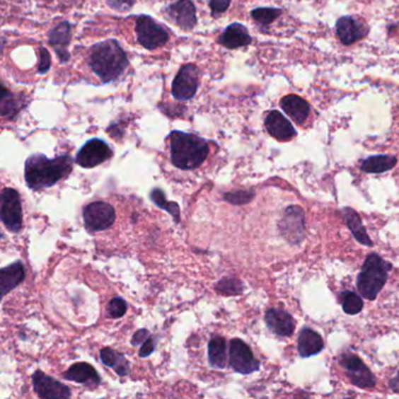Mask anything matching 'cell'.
Instances as JSON below:
<instances>
[{
	"mask_svg": "<svg viewBox=\"0 0 399 399\" xmlns=\"http://www.w3.org/2000/svg\"><path fill=\"white\" fill-rule=\"evenodd\" d=\"M216 291L225 295L241 294L244 291V286L241 281L233 277H224L216 286Z\"/></svg>",
	"mask_w": 399,
	"mask_h": 399,
	"instance_id": "obj_31",
	"label": "cell"
},
{
	"mask_svg": "<svg viewBox=\"0 0 399 399\" xmlns=\"http://www.w3.org/2000/svg\"><path fill=\"white\" fill-rule=\"evenodd\" d=\"M279 230L282 237L291 245H298L305 239V214L301 207H287L284 210L280 223Z\"/></svg>",
	"mask_w": 399,
	"mask_h": 399,
	"instance_id": "obj_6",
	"label": "cell"
},
{
	"mask_svg": "<svg viewBox=\"0 0 399 399\" xmlns=\"http://www.w3.org/2000/svg\"><path fill=\"white\" fill-rule=\"evenodd\" d=\"M342 211H343V216L347 221L349 230L352 231V236L355 237L356 241L364 246L371 247V239L366 233V227L363 226L362 220L359 218V214L349 207H345Z\"/></svg>",
	"mask_w": 399,
	"mask_h": 399,
	"instance_id": "obj_24",
	"label": "cell"
},
{
	"mask_svg": "<svg viewBox=\"0 0 399 399\" xmlns=\"http://www.w3.org/2000/svg\"><path fill=\"white\" fill-rule=\"evenodd\" d=\"M169 137L171 162L178 169H197L210 153L207 141L200 136L173 130Z\"/></svg>",
	"mask_w": 399,
	"mask_h": 399,
	"instance_id": "obj_3",
	"label": "cell"
},
{
	"mask_svg": "<svg viewBox=\"0 0 399 399\" xmlns=\"http://www.w3.org/2000/svg\"><path fill=\"white\" fill-rule=\"evenodd\" d=\"M39 54H40V62L37 64V73L39 74H45L51 68V55H50V52L44 47H41L39 50Z\"/></svg>",
	"mask_w": 399,
	"mask_h": 399,
	"instance_id": "obj_35",
	"label": "cell"
},
{
	"mask_svg": "<svg viewBox=\"0 0 399 399\" xmlns=\"http://www.w3.org/2000/svg\"><path fill=\"white\" fill-rule=\"evenodd\" d=\"M280 16L281 10H279V8L262 7V8H255V10L252 11V17H253L254 21L262 25L271 24Z\"/></svg>",
	"mask_w": 399,
	"mask_h": 399,
	"instance_id": "obj_32",
	"label": "cell"
},
{
	"mask_svg": "<svg viewBox=\"0 0 399 399\" xmlns=\"http://www.w3.org/2000/svg\"><path fill=\"white\" fill-rule=\"evenodd\" d=\"M280 105L281 108L284 109V112L298 125L305 122L311 110L308 102L295 94L287 95L282 98Z\"/></svg>",
	"mask_w": 399,
	"mask_h": 399,
	"instance_id": "obj_22",
	"label": "cell"
},
{
	"mask_svg": "<svg viewBox=\"0 0 399 399\" xmlns=\"http://www.w3.org/2000/svg\"><path fill=\"white\" fill-rule=\"evenodd\" d=\"M166 13L184 31H191L196 26V7L192 0H178L166 8Z\"/></svg>",
	"mask_w": 399,
	"mask_h": 399,
	"instance_id": "obj_15",
	"label": "cell"
},
{
	"mask_svg": "<svg viewBox=\"0 0 399 399\" xmlns=\"http://www.w3.org/2000/svg\"><path fill=\"white\" fill-rule=\"evenodd\" d=\"M25 107V101L21 100V96H16L8 92L5 87H1L0 93V114L3 117L12 120L19 114L21 109Z\"/></svg>",
	"mask_w": 399,
	"mask_h": 399,
	"instance_id": "obj_26",
	"label": "cell"
},
{
	"mask_svg": "<svg viewBox=\"0 0 399 399\" xmlns=\"http://www.w3.org/2000/svg\"><path fill=\"white\" fill-rule=\"evenodd\" d=\"M100 359L105 366L112 368L121 377L128 375L130 371V363L127 361L125 355L119 354L112 348L102 349L100 352Z\"/></svg>",
	"mask_w": 399,
	"mask_h": 399,
	"instance_id": "obj_25",
	"label": "cell"
},
{
	"mask_svg": "<svg viewBox=\"0 0 399 399\" xmlns=\"http://www.w3.org/2000/svg\"><path fill=\"white\" fill-rule=\"evenodd\" d=\"M397 158L395 156L377 155L366 158L361 166V169L368 173H382L395 168Z\"/></svg>",
	"mask_w": 399,
	"mask_h": 399,
	"instance_id": "obj_28",
	"label": "cell"
},
{
	"mask_svg": "<svg viewBox=\"0 0 399 399\" xmlns=\"http://www.w3.org/2000/svg\"><path fill=\"white\" fill-rule=\"evenodd\" d=\"M89 64L100 80L103 83H108L125 73L129 60L119 41L108 39L93 46Z\"/></svg>",
	"mask_w": 399,
	"mask_h": 399,
	"instance_id": "obj_2",
	"label": "cell"
},
{
	"mask_svg": "<svg viewBox=\"0 0 399 399\" xmlns=\"http://www.w3.org/2000/svg\"><path fill=\"white\" fill-rule=\"evenodd\" d=\"M34 391L37 396L42 399H64L71 398V390L59 381H55L44 372L37 370L33 377Z\"/></svg>",
	"mask_w": 399,
	"mask_h": 399,
	"instance_id": "obj_13",
	"label": "cell"
},
{
	"mask_svg": "<svg viewBox=\"0 0 399 399\" xmlns=\"http://www.w3.org/2000/svg\"><path fill=\"white\" fill-rule=\"evenodd\" d=\"M71 26L68 21H62L57 25L48 34V42L54 47L57 54L62 62H67L69 60V54L67 52V46L71 41Z\"/></svg>",
	"mask_w": 399,
	"mask_h": 399,
	"instance_id": "obj_19",
	"label": "cell"
},
{
	"mask_svg": "<svg viewBox=\"0 0 399 399\" xmlns=\"http://www.w3.org/2000/svg\"><path fill=\"white\" fill-rule=\"evenodd\" d=\"M64 378L71 382L80 383L88 389H95L101 384V378L98 371L88 363L81 362L73 364L64 374Z\"/></svg>",
	"mask_w": 399,
	"mask_h": 399,
	"instance_id": "obj_18",
	"label": "cell"
},
{
	"mask_svg": "<svg viewBox=\"0 0 399 399\" xmlns=\"http://www.w3.org/2000/svg\"><path fill=\"white\" fill-rule=\"evenodd\" d=\"M340 364L347 370V375L354 386L362 389H370L375 386L376 381L372 372L357 356H343Z\"/></svg>",
	"mask_w": 399,
	"mask_h": 399,
	"instance_id": "obj_12",
	"label": "cell"
},
{
	"mask_svg": "<svg viewBox=\"0 0 399 399\" xmlns=\"http://www.w3.org/2000/svg\"><path fill=\"white\" fill-rule=\"evenodd\" d=\"M24 265L21 261L8 265L0 271V291L1 298L6 296L11 291L18 287L24 281Z\"/></svg>",
	"mask_w": 399,
	"mask_h": 399,
	"instance_id": "obj_21",
	"label": "cell"
},
{
	"mask_svg": "<svg viewBox=\"0 0 399 399\" xmlns=\"http://www.w3.org/2000/svg\"><path fill=\"white\" fill-rule=\"evenodd\" d=\"M1 221L7 230L18 233L23 227V209L19 193L11 187L1 192Z\"/></svg>",
	"mask_w": 399,
	"mask_h": 399,
	"instance_id": "obj_7",
	"label": "cell"
},
{
	"mask_svg": "<svg viewBox=\"0 0 399 399\" xmlns=\"http://www.w3.org/2000/svg\"><path fill=\"white\" fill-rule=\"evenodd\" d=\"M391 265L383 260L378 254L371 253L357 277V289L363 298L375 300L388 280Z\"/></svg>",
	"mask_w": 399,
	"mask_h": 399,
	"instance_id": "obj_4",
	"label": "cell"
},
{
	"mask_svg": "<svg viewBox=\"0 0 399 399\" xmlns=\"http://www.w3.org/2000/svg\"><path fill=\"white\" fill-rule=\"evenodd\" d=\"M150 337V334L146 329H141V330H137V332L134 334L132 338V345H143L144 342Z\"/></svg>",
	"mask_w": 399,
	"mask_h": 399,
	"instance_id": "obj_39",
	"label": "cell"
},
{
	"mask_svg": "<svg viewBox=\"0 0 399 399\" xmlns=\"http://www.w3.org/2000/svg\"><path fill=\"white\" fill-rule=\"evenodd\" d=\"M154 350H155V341H154V338L150 336V337L148 338V340H146L144 343H143L141 349H139V357L146 359V357H148V356H150L151 355V354H153Z\"/></svg>",
	"mask_w": 399,
	"mask_h": 399,
	"instance_id": "obj_38",
	"label": "cell"
},
{
	"mask_svg": "<svg viewBox=\"0 0 399 399\" xmlns=\"http://www.w3.org/2000/svg\"><path fill=\"white\" fill-rule=\"evenodd\" d=\"M342 308L345 313L349 315L359 314V311L363 309V300L359 295L356 294L354 291H343L340 295Z\"/></svg>",
	"mask_w": 399,
	"mask_h": 399,
	"instance_id": "obj_30",
	"label": "cell"
},
{
	"mask_svg": "<svg viewBox=\"0 0 399 399\" xmlns=\"http://www.w3.org/2000/svg\"><path fill=\"white\" fill-rule=\"evenodd\" d=\"M112 156V151L108 144L100 139H89L85 146H82L78 155L75 157V162L78 166L91 169L100 166L108 161Z\"/></svg>",
	"mask_w": 399,
	"mask_h": 399,
	"instance_id": "obj_9",
	"label": "cell"
},
{
	"mask_svg": "<svg viewBox=\"0 0 399 399\" xmlns=\"http://www.w3.org/2000/svg\"><path fill=\"white\" fill-rule=\"evenodd\" d=\"M150 200H153L156 207H158L159 209L166 210L168 214H171L176 223H180V212L178 204L175 203V202H168V200H166V195H164L162 190L154 189L151 193H150Z\"/></svg>",
	"mask_w": 399,
	"mask_h": 399,
	"instance_id": "obj_29",
	"label": "cell"
},
{
	"mask_svg": "<svg viewBox=\"0 0 399 399\" xmlns=\"http://www.w3.org/2000/svg\"><path fill=\"white\" fill-rule=\"evenodd\" d=\"M253 191L250 190H241V191H236V192H227L224 195V200L229 202V203L233 204V205H244V204L250 203V200H253Z\"/></svg>",
	"mask_w": 399,
	"mask_h": 399,
	"instance_id": "obj_33",
	"label": "cell"
},
{
	"mask_svg": "<svg viewBox=\"0 0 399 399\" xmlns=\"http://www.w3.org/2000/svg\"><path fill=\"white\" fill-rule=\"evenodd\" d=\"M325 348L321 336L313 329L303 328L299 335L298 349L301 357H311L318 355Z\"/></svg>",
	"mask_w": 399,
	"mask_h": 399,
	"instance_id": "obj_23",
	"label": "cell"
},
{
	"mask_svg": "<svg viewBox=\"0 0 399 399\" xmlns=\"http://www.w3.org/2000/svg\"><path fill=\"white\" fill-rule=\"evenodd\" d=\"M73 163L74 161L69 155L51 159L42 154H34L25 163L26 185L33 191L51 187L69 176Z\"/></svg>",
	"mask_w": 399,
	"mask_h": 399,
	"instance_id": "obj_1",
	"label": "cell"
},
{
	"mask_svg": "<svg viewBox=\"0 0 399 399\" xmlns=\"http://www.w3.org/2000/svg\"><path fill=\"white\" fill-rule=\"evenodd\" d=\"M226 348L225 338L219 337V336L212 338L209 342V347H207L209 363L212 368L224 369L227 366Z\"/></svg>",
	"mask_w": 399,
	"mask_h": 399,
	"instance_id": "obj_27",
	"label": "cell"
},
{
	"mask_svg": "<svg viewBox=\"0 0 399 399\" xmlns=\"http://www.w3.org/2000/svg\"><path fill=\"white\" fill-rule=\"evenodd\" d=\"M369 28L366 23L359 21L356 18L347 17L340 18L336 24V33L343 45H352L361 40L368 34Z\"/></svg>",
	"mask_w": 399,
	"mask_h": 399,
	"instance_id": "obj_14",
	"label": "cell"
},
{
	"mask_svg": "<svg viewBox=\"0 0 399 399\" xmlns=\"http://www.w3.org/2000/svg\"><path fill=\"white\" fill-rule=\"evenodd\" d=\"M109 6L120 12H127L132 8L135 0H107Z\"/></svg>",
	"mask_w": 399,
	"mask_h": 399,
	"instance_id": "obj_36",
	"label": "cell"
},
{
	"mask_svg": "<svg viewBox=\"0 0 399 399\" xmlns=\"http://www.w3.org/2000/svg\"><path fill=\"white\" fill-rule=\"evenodd\" d=\"M231 0H211L210 7L214 16L225 12L230 7Z\"/></svg>",
	"mask_w": 399,
	"mask_h": 399,
	"instance_id": "obj_37",
	"label": "cell"
},
{
	"mask_svg": "<svg viewBox=\"0 0 399 399\" xmlns=\"http://www.w3.org/2000/svg\"><path fill=\"white\" fill-rule=\"evenodd\" d=\"M265 321L268 328L279 336H291L294 332L295 321L291 315L282 309L271 308L266 311Z\"/></svg>",
	"mask_w": 399,
	"mask_h": 399,
	"instance_id": "obj_17",
	"label": "cell"
},
{
	"mask_svg": "<svg viewBox=\"0 0 399 399\" xmlns=\"http://www.w3.org/2000/svg\"><path fill=\"white\" fill-rule=\"evenodd\" d=\"M265 127L270 132V135L273 136L274 139L281 142L291 141L296 135L294 127L277 110H272L268 112L265 119Z\"/></svg>",
	"mask_w": 399,
	"mask_h": 399,
	"instance_id": "obj_16",
	"label": "cell"
},
{
	"mask_svg": "<svg viewBox=\"0 0 399 399\" xmlns=\"http://www.w3.org/2000/svg\"><path fill=\"white\" fill-rule=\"evenodd\" d=\"M136 34L139 44L146 50L162 47L169 40L166 28L156 23L149 16H139L136 21Z\"/></svg>",
	"mask_w": 399,
	"mask_h": 399,
	"instance_id": "obj_5",
	"label": "cell"
},
{
	"mask_svg": "<svg viewBox=\"0 0 399 399\" xmlns=\"http://www.w3.org/2000/svg\"><path fill=\"white\" fill-rule=\"evenodd\" d=\"M390 388H391V390H393V391L399 393V372L397 374L395 378L391 379V382H390Z\"/></svg>",
	"mask_w": 399,
	"mask_h": 399,
	"instance_id": "obj_40",
	"label": "cell"
},
{
	"mask_svg": "<svg viewBox=\"0 0 399 399\" xmlns=\"http://www.w3.org/2000/svg\"><path fill=\"white\" fill-rule=\"evenodd\" d=\"M218 41H219L220 45H223L224 47L229 48V50H236V48L248 46L252 42V37H250V33H248L244 25L234 23V24L226 28V30L220 35Z\"/></svg>",
	"mask_w": 399,
	"mask_h": 399,
	"instance_id": "obj_20",
	"label": "cell"
},
{
	"mask_svg": "<svg viewBox=\"0 0 399 399\" xmlns=\"http://www.w3.org/2000/svg\"><path fill=\"white\" fill-rule=\"evenodd\" d=\"M230 366L234 371L248 375L260 368V363L254 357L250 347L239 338H233L230 343Z\"/></svg>",
	"mask_w": 399,
	"mask_h": 399,
	"instance_id": "obj_10",
	"label": "cell"
},
{
	"mask_svg": "<svg viewBox=\"0 0 399 399\" xmlns=\"http://www.w3.org/2000/svg\"><path fill=\"white\" fill-rule=\"evenodd\" d=\"M114 207L105 202H94L83 209V221L89 232L108 230L115 221Z\"/></svg>",
	"mask_w": 399,
	"mask_h": 399,
	"instance_id": "obj_8",
	"label": "cell"
},
{
	"mask_svg": "<svg viewBox=\"0 0 399 399\" xmlns=\"http://www.w3.org/2000/svg\"><path fill=\"white\" fill-rule=\"evenodd\" d=\"M127 302L121 298H114L109 301L108 307H107V314L110 318H122L123 315L127 313Z\"/></svg>",
	"mask_w": 399,
	"mask_h": 399,
	"instance_id": "obj_34",
	"label": "cell"
},
{
	"mask_svg": "<svg viewBox=\"0 0 399 399\" xmlns=\"http://www.w3.org/2000/svg\"><path fill=\"white\" fill-rule=\"evenodd\" d=\"M198 88V71L195 64H184L173 82V98L178 101H186L192 98Z\"/></svg>",
	"mask_w": 399,
	"mask_h": 399,
	"instance_id": "obj_11",
	"label": "cell"
}]
</instances>
